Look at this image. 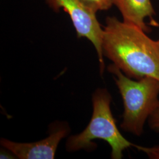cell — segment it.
<instances>
[{
	"label": "cell",
	"instance_id": "obj_1",
	"mask_svg": "<svg viewBox=\"0 0 159 159\" xmlns=\"http://www.w3.org/2000/svg\"><path fill=\"white\" fill-rule=\"evenodd\" d=\"M103 30V55L116 67L131 79L159 80V49L144 30L115 17H107Z\"/></svg>",
	"mask_w": 159,
	"mask_h": 159
},
{
	"label": "cell",
	"instance_id": "obj_2",
	"mask_svg": "<svg viewBox=\"0 0 159 159\" xmlns=\"http://www.w3.org/2000/svg\"><path fill=\"white\" fill-rule=\"evenodd\" d=\"M107 68L115 77L116 84L123 101L121 127L136 136H141L146 121L159 104V80L152 77L134 80L114 64Z\"/></svg>",
	"mask_w": 159,
	"mask_h": 159
},
{
	"label": "cell",
	"instance_id": "obj_3",
	"mask_svg": "<svg viewBox=\"0 0 159 159\" xmlns=\"http://www.w3.org/2000/svg\"><path fill=\"white\" fill-rule=\"evenodd\" d=\"M92 101L93 112L90 123L83 132L68 138L67 150L68 152L92 150L96 146L93 140L102 139L111 148V159H122L125 149L135 148L136 145L125 139L119 130L110 108V94L105 89H98L93 94Z\"/></svg>",
	"mask_w": 159,
	"mask_h": 159
},
{
	"label": "cell",
	"instance_id": "obj_4",
	"mask_svg": "<svg viewBox=\"0 0 159 159\" xmlns=\"http://www.w3.org/2000/svg\"><path fill=\"white\" fill-rule=\"evenodd\" d=\"M53 10L63 9L70 17L78 38L84 37L94 46L102 75L104 68L102 41L104 30L96 17V13L87 8L80 0H46Z\"/></svg>",
	"mask_w": 159,
	"mask_h": 159
},
{
	"label": "cell",
	"instance_id": "obj_5",
	"mask_svg": "<svg viewBox=\"0 0 159 159\" xmlns=\"http://www.w3.org/2000/svg\"><path fill=\"white\" fill-rule=\"evenodd\" d=\"M68 127L60 125L52 129L50 134L39 142L30 143H16L1 139V145L21 159H52L60 141L68 134Z\"/></svg>",
	"mask_w": 159,
	"mask_h": 159
},
{
	"label": "cell",
	"instance_id": "obj_6",
	"mask_svg": "<svg viewBox=\"0 0 159 159\" xmlns=\"http://www.w3.org/2000/svg\"><path fill=\"white\" fill-rule=\"evenodd\" d=\"M114 5L121 14L123 21L134 24L146 33L149 31L144 20L156 14L150 0H114Z\"/></svg>",
	"mask_w": 159,
	"mask_h": 159
},
{
	"label": "cell",
	"instance_id": "obj_7",
	"mask_svg": "<svg viewBox=\"0 0 159 159\" xmlns=\"http://www.w3.org/2000/svg\"><path fill=\"white\" fill-rule=\"evenodd\" d=\"M84 5L97 13L99 11L108 10L114 5V0H80Z\"/></svg>",
	"mask_w": 159,
	"mask_h": 159
},
{
	"label": "cell",
	"instance_id": "obj_8",
	"mask_svg": "<svg viewBox=\"0 0 159 159\" xmlns=\"http://www.w3.org/2000/svg\"><path fill=\"white\" fill-rule=\"evenodd\" d=\"M135 148L146 154L150 159H159V144L150 148L136 145Z\"/></svg>",
	"mask_w": 159,
	"mask_h": 159
},
{
	"label": "cell",
	"instance_id": "obj_9",
	"mask_svg": "<svg viewBox=\"0 0 159 159\" xmlns=\"http://www.w3.org/2000/svg\"><path fill=\"white\" fill-rule=\"evenodd\" d=\"M148 125L150 127L156 131H159V102L157 106L153 113L150 116L148 120Z\"/></svg>",
	"mask_w": 159,
	"mask_h": 159
},
{
	"label": "cell",
	"instance_id": "obj_10",
	"mask_svg": "<svg viewBox=\"0 0 159 159\" xmlns=\"http://www.w3.org/2000/svg\"><path fill=\"white\" fill-rule=\"evenodd\" d=\"M11 158H14L12 157V155H11L9 153H7L5 151H3V152L1 150V159H11Z\"/></svg>",
	"mask_w": 159,
	"mask_h": 159
},
{
	"label": "cell",
	"instance_id": "obj_11",
	"mask_svg": "<svg viewBox=\"0 0 159 159\" xmlns=\"http://www.w3.org/2000/svg\"><path fill=\"white\" fill-rule=\"evenodd\" d=\"M156 45L157 46V48H158L159 50V40H157V41H156Z\"/></svg>",
	"mask_w": 159,
	"mask_h": 159
}]
</instances>
